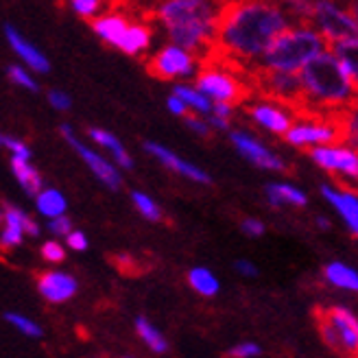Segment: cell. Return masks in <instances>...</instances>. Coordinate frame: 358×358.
<instances>
[{"instance_id": "cell-1", "label": "cell", "mask_w": 358, "mask_h": 358, "mask_svg": "<svg viewBox=\"0 0 358 358\" xmlns=\"http://www.w3.org/2000/svg\"><path fill=\"white\" fill-rule=\"evenodd\" d=\"M284 29H289V15L275 0H227L217 13L203 59H227L247 68V62L260 59Z\"/></svg>"}, {"instance_id": "cell-2", "label": "cell", "mask_w": 358, "mask_h": 358, "mask_svg": "<svg viewBox=\"0 0 358 358\" xmlns=\"http://www.w3.org/2000/svg\"><path fill=\"white\" fill-rule=\"evenodd\" d=\"M217 0H157L151 15L162 22L175 46L188 52H203L212 44Z\"/></svg>"}, {"instance_id": "cell-3", "label": "cell", "mask_w": 358, "mask_h": 358, "mask_svg": "<svg viewBox=\"0 0 358 358\" xmlns=\"http://www.w3.org/2000/svg\"><path fill=\"white\" fill-rule=\"evenodd\" d=\"M301 83V107H326L336 116L354 107L356 83H352L336 64L330 50H321L310 62L299 68Z\"/></svg>"}, {"instance_id": "cell-4", "label": "cell", "mask_w": 358, "mask_h": 358, "mask_svg": "<svg viewBox=\"0 0 358 358\" xmlns=\"http://www.w3.org/2000/svg\"><path fill=\"white\" fill-rule=\"evenodd\" d=\"M326 40L319 31L301 24L295 29H284L278 38L271 42L262 57L260 66L264 70H282V73H299V68L310 62L321 50H326Z\"/></svg>"}, {"instance_id": "cell-5", "label": "cell", "mask_w": 358, "mask_h": 358, "mask_svg": "<svg viewBox=\"0 0 358 358\" xmlns=\"http://www.w3.org/2000/svg\"><path fill=\"white\" fill-rule=\"evenodd\" d=\"M236 66L238 64L227 62V59L206 57L199 75H196V81H194L196 90L203 92L210 101L227 103L231 107L243 105L249 96H252V90H249V85L234 73V70H231Z\"/></svg>"}, {"instance_id": "cell-6", "label": "cell", "mask_w": 358, "mask_h": 358, "mask_svg": "<svg viewBox=\"0 0 358 358\" xmlns=\"http://www.w3.org/2000/svg\"><path fill=\"white\" fill-rule=\"evenodd\" d=\"M319 330L330 350L345 358H354L358 350V319L345 308L319 310Z\"/></svg>"}, {"instance_id": "cell-7", "label": "cell", "mask_w": 358, "mask_h": 358, "mask_svg": "<svg viewBox=\"0 0 358 358\" xmlns=\"http://www.w3.org/2000/svg\"><path fill=\"white\" fill-rule=\"evenodd\" d=\"M308 22H315V29L326 44L354 40L358 35L356 15L350 9L338 7L334 0H315Z\"/></svg>"}, {"instance_id": "cell-8", "label": "cell", "mask_w": 358, "mask_h": 358, "mask_svg": "<svg viewBox=\"0 0 358 358\" xmlns=\"http://www.w3.org/2000/svg\"><path fill=\"white\" fill-rule=\"evenodd\" d=\"M194 68H196V62L192 57V52L179 48L175 44L164 46L147 62V73L162 81H171L177 77H190L194 75Z\"/></svg>"}, {"instance_id": "cell-9", "label": "cell", "mask_w": 358, "mask_h": 358, "mask_svg": "<svg viewBox=\"0 0 358 358\" xmlns=\"http://www.w3.org/2000/svg\"><path fill=\"white\" fill-rule=\"evenodd\" d=\"M62 136L70 142V147H73L81 155V159L87 164V169L92 171L107 188L118 190L122 186V177H120L118 169L110 162V159H105L103 155H99L94 149L85 147L83 142L75 136V131H73V127H70V124H62Z\"/></svg>"}, {"instance_id": "cell-10", "label": "cell", "mask_w": 358, "mask_h": 358, "mask_svg": "<svg viewBox=\"0 0 358 358\" xmlns=\"http://www.w3.org/2000/svg\"><path fill=\"white\" fill-rule=\"evenodd\" d=\"M310 157L315 164L328 173H341L345 177H358V155L354 149L345 147H332V145H319L310 149Z\"/></svg>"}, {"instance_id": "cell-11", "label": "cell", "mask_w": 358, "mask_h": 358, "mask_svg": "<svg viewBox=\"0 0 358 358\" xmlns=\"http://www.w3.org/2000/svg\"><path fill=\"white\" fill-rule=\"evenodd\" d=\"M231 142H234V147L249 159L252 164L260 166V169H266V171H284V162L275 155L268 151L264 145H260V142L254 138V136H249L245 131H231L229 134Z\"/></svg>"}, {"instance_id": "cell-12", "label": "cell", "mask_w": 358, "mask_h": 358, "mask_svg": "<svg viewBox=\"0 0 358 358\" xmlns=\"http://www.w3.org/2000/svg\"><path fill=\"white\" fill-rule=\"evenodd\" d=\"M38 289L44 299L52 303H62L77 293V280L62 271H46L38 278Z\"/></svg>"}, {"instance_id": "cell-13", "label": "cell", "mask_w": 358, "mask_h": 358, "mask_svg": "<svg viewBox=\"0 0 358 358\" xmlns=\"http://www.w3.org/2000/svg\"><path fill=\"white\" fill-rule=\"evenodd\" d=\"M245 112L254 118L256 124H260V127H264L266 131L278 134V136H284L286 129H289L291 124H293L291 116L286 114L284 110H280V107L273 105V103H256V105H249V107H245Z\"/></svg>"}, {"instance_id": "cell-14", "label": "cell", "mask_w": 358, "mask_h": 358, "mask_svg": "<svg viewBox=\"0 0 358 358\" xmlns=\"http://www.w3.org/2000/svg\"><path fill=\"white\" fill-rule=\"evenodd\" d=\"M5 35H7L9 46L15 50V55L20 57L31 70H35V73H48V70H50V62L46 59V55H44L40 48H35L33 44H29L22 38L20 31H17L15 27H11V24H7L5 27Z\"/></svg>"}, {"instance_id": "cell-15", "label": "cell", "mask_w": 358, "mask_h": 358, "mask_svg": "<svg viewBox=\"0 0 358 358\" xmlns=\"http://www.w3.org/2000/svg\"><path fill=\"white\" fill-rule=\"evenodd\" d=\"M145 149H147L153 157H157L164 166H169L171 171H175V173H179V175H184V177H188V179H192V182H199V184H210V182H212L206 171H201L199 166H194V164L186 162V159H182L179 155H175V153L169 151L166 147H159L157 142H147V147H145Z\"/></svg>"}, {"instance_id": "cell-16", "label": "cell", "mask_w": 358, "mask_h": 358, "mask_svg": "<svg viewBox=\"0 0 358 358\" xmlns=\"http://www.w3.org/2000/svg\"><path fill=\"white\" fill-rule=\"evenodd\" d=\"M321 194L338 210V214L343 217V221L348 223L352 234L358 231V199H356V192H341L332 186H321Z\"/></svg>"}, {"instance_id": "cell-17", "label": "cell", "mask_w": 358, "mask_h": 358, "mask_svg": "<svg viewBox=\"0 0 358 358\" xmlns=\"http://www.w3.org/2000/svg\"><path fill=\"white\" fill-rule=\"evenodd\" d=\"M151 44V29L147 24H127L122 31L120 40L116 42L114 48L127 52V55H138V52L147 50Z\"/></svg>"}, {"instance_id": "cell-18", "label": "cell", "mask_w": 358, "mask_h": 358, "mask_svg": "<svg viewBox=\"0 0 358 358\" xmlns=\"http://www.w3.org/2000/svg\"><path fill=\"white\" fill-rule=\"evenodd\" d=\"M127 15L124 13H118V11H112V13H105L101 17H96V20L92 22V29L94 33L99 35V38L107 44L116 46V42L120 40L122 31L127 29Z\"/></svg>"}, {"instance_id": "cell-19", "label": "cell", "mask_w": 358, "mask_h": 358, "mask_svg": "<svg viewBox=\"0 0 358 358\" xmlns=\"http://www.w3.org/2000/svg\"><path fill=\"white\" fill-rule=\"evenodd\" d=\"M87 136L92 138L96 145H101V147H105L107 151H110L112 155H114V159L118 162V166H122V169H134V159H131V155L124 151V147L120 145V140L114 136V134H110V131H105V129H96V127H92V129H87Z\"/></svg>"}, {"instance_id": "cell-20", "label": "cell", "mask_w": 358, "mask_h": 358, "mask_svg": "<svg viewBox=\"0 0 358 358\" xmlns=\"http://www.w3.org/2000/svg\"><path fill=\"white\" fill-rule=\"evenodd\" d=\"M22 219H24V212L7 206L5 210V229L0 234V247L11 249L17 247L24 238V231H22Z\"/></svg>"}, {"instance_id": "cell-21", "label": "cell", "mask_w": 358, "mask_h": 358, "mask_svg": "<svg viewBox=\"0 0 358 358\" xmlns=\"http://www.w3.org/2000/svg\"><path fill=\"white\" fill-rule=\"evenodd\" d=\"M266 196L268 203L273 208H282V206H306L308 196L301 190L289 186V184H268L266 186Z\"/></svg>"}, {"instance_id": "cell-22", "label": "cell", "mask_w": 358, "mask_h": 358, "mask_svg": "<svg viewBox=\"0 0 358 358\" xmlns=\"http://www.w3.org/2000/svg\"><path fill=\"white\" fill-rule=\"evenodd\" d=\"M11 171L29 194H38L42 190V175L38 173V169H33L29 164V159L11 157Z\"/></svg>"}, {"instance_id": "cell-23", "label": "cell", "mask_w": 358, "mask_h": 358, "mask_svg": "<svg viewBox=\"0 0 358 358\" xmlns=\"http://www.w3.org/2000/svg\"><path fill=\"white\" fill-rule=\"evenodd\" d=\"M324 273H326V280L338 286V289H348V291L358 289V273L354 268L345 266L343 262H330Z\"/></svg>"}, {"instance_id": "cell-24", "label": "cell", "mask_w": 358, "mask_h": 358, "mask_svg": "<svg viewBox=\"0 0 358 358\" xmlns=\"http://www.w3.org/2000/svg\"><path fill=\"white\" fill-rule=\"evenodd\" d=\"M38 210L48 219L59 217V214L66 212V196L55 188H42L38 192Z\"/></svg>"}, {"instance_id": "cell-25", "label": "cell", "mask_w": 358, "mask_h": 358, "mask_svg": "<svg viewBox=\"0 0 358 358\" xmlns=\"http://www.w3.org/2000/svg\"><path fill=\"white\" fill-rule=\"evenodd\" d=\"M188 280H190L192 289L196 293L206 295V297H212V295L219 293V280H217V275L210 271V268H203V266L192 268V271L188 273Z\"/></svg>"}, {"instance_id": "cell-26", "label": "cell", "mask_w": 358, "mask_h": 358, "mask_svg": "<svg viewBox=\"0 0 358 358\" xmlns=\"http://www.w3.org/2000/svg\"><path fill=\"white\" fill-rule=\"evenodd\" d=\"M175 96L182 99L188 107H192V110L201 112V114H210L212 112V101L203 92H199L196 87L179 83V85H175Z\"/></svg>"}, {"instance_id": "cell-27", "label": "cell", "mask_w": 358, "mask_h": 358, "mask_svg": "<svg viewBox=\"0 0 358 358\" xmlns=\"http://www.w3.org/2000/svg\"><path fill=\"white\" fill-rule=\"evenodd\" d=\"M136 328H138V334L142 336V341H145L153 352L164 354V352L169 350L166 338H164L162 334H159V330H155V328L149 324V319L138 317V319H136Z\"/></svg>"}, {"instance_id": "cell-28", "label": "cell", "mask_w": 358, "mask_h": 358, "mask_svg": "<svg viewBox=\"0 0 358 358\" xmlns=\"http://www.w3.org/2000/svg\"><path fill=\"white\" fill-rule=\"evenodd\" d=\"M131 201H134V206L138 208V212L145 219H149V221H159V219H162V210H159V206L151 199L149 194L136 190V192H131Z\"/></svg>"}, {"instance_id": "cell-29", "label": "cell", "mask_w": 358, "mask_h": 358, "mask_svg": "<svg viewBox=\"0 0 358 358\" xmlns=\"http://www.w3.org/2000/svg\"><path fill=\"white\" fill-rule=\"evenodd\" d=\"M9 79L15 83V85H20L24 90H29V92H40V85L38 81H35L24 68L20 66H9Z\"/></svg>"}, {"instance_id": "cell-30", "label": "cell", "mask_w": 358, "mask_h": 358, "mask_svg": "<svg viewBox=\"0 0 358 358\" xmlns=\"http://www.w3.org/2000/svg\"><path fill=\"white\" fill-rule=\"evenodd\" d=\"M5 319L9 321L11 326H15L20 332L29 334V336H40L42 334V328L35 324V321H31L29 317H22V315H15V313H7Z\"/></svg>"}, {"instance_id": "cell-31", "label": "cell", "mask_w": 358, "mask_h": 358, "mask_svg": "<svg viewBox=\"0 0 358 358\" xmlns=\"http://www.w3.org/2000/svg\"><path fill=\"white\" fill-rule=\"evenodd\" d=\"M105 0H73V9L81 17H94Z\"/></svg>"}, {"instance_id": "cell-32", "label": "cell", "mask_w": 358, "mask_h": 358, "mask_svg": "<svg viewBox=\"0 0 358 358\" xmlns=\"http://www.w3.org/2000/svg\"><path fill=\"white\" fill-rule=\"evenodd\" d=\"M282 5L286 7H291V11L295 15H299L301 20H310V11H313V5H315V0H280Z\"/></svg>"}, {"instance_id": "cell-33", "label": "cell", "mask_w": 358, "mask_h": 358, "mask_svg": "<svg viewBox=\"0 0 358 358\" xmlns=\"http://www.w3.org/2000/svg\"><path fill=\"white\" fill-rule=\"evenodd\" d=\"M3 147H7L13 157H20V159H31V149L24 145L22 140H17V138H11V136H5L3 138Z\"/></svg>"}, {"instance_id": "cell-34", "label": "cell", "mask_w": 358, "mask_h": 358, "mask_svg": "<svg viewBox=\"0 0 358 358\" xmlns=\"http://www.w3.org/2000/svg\"><path fill=\"white\" fill-rule=\"evenodd\" d=\"M260 354H262V350L256 343H238L227 352L229 358H254Z\"/></svg>"}, {"instance_id": "cell-35", "label": "cell", "mask_w": 358, "mask_h": 358, "mask_svg": "<svg viewBox=\"0 0 358 358\" xmlns=\"http://www.w3.org/2000/svg\"><path fill=\"white\" fill-rule=\"evenodd\" d=\"M42 256H44V260H48V262H64L66 252H64V247H62L59 243L48 241V243H44V247H42Z\"/></svg>"}, {"instance_id": "cell-36", "label": "cell", "mask_w": 358, "mask_h": 358, "mask_svg": "<svg viewBox=\"0 0 358 358\" xmlns=\"http://www.w3.org/2000/svg\"><path fill=\"white\" fill-rule=\"evenodd\" d=\"M48 229L52 231V234H57V236H66L68 231H73V221H70L66 214H59V217L50 219Z\"/></svg>"}, {"instance_id": "cell-37", "label": "cell", "mask_w": 358, "mask_h": 358, "mask_svg": "<svg viewBox=\"0 0 358 358\" xmlns=\"http://www.w3.org/2000/svg\"><path fill=\"white\" fill-rule=\"evenodd\" d=\"M48 103L55 107V110H62V112H66V110L73 107V99H70L66 92H62V90H50V92H48Z\"/></svg>"}, {"instance_id": "cell-38", "label": "cell", "mask_w": 358, "mask_h": 358, "mask_svg": "<svg viewBox=\"0 0 358 358\" xmlns=\"http://www.w3.org/2000/svg\"><path fill=\"white\" fill-rule=\"evenodd\" d=\"M184 118H186V124H188L192 131H196L199 136H210V131H212V124L210 122L196 118V116H190V114H186Z\"/></svg>"}, {"instance_id": "cell-39", "label": "cell", "mask_w": 358, "mask_h": 358, "mask_svg": "<svg viewBox=\"0 0 358 358\" xmlns=\"http://www.w3.org/2000/svg\"><path fill=\"white\" fill-rule=\"evenodd\" d=\"M66 241H68V247L75 249V252H83V249H87V238H85L83 231H68Z\"/></svg>"}, {"instance_id": "cell-40", "label": "cell", "mask_w": 358, "mask_h": 358, "mask_svg": "<svg viewBox=\"0 0 358 358\" xmlns=\"http://www.w3.org/2000/svg\"><path fill=\"white\" fill-rule=\"evenodd\" d=\"M243 231H245L247 236L258 238V236L264 234V223L258 221V219H245V221H243Z\"/></svg>"}, {"instance_id": "cell-41", "label": "cell", "mask_w": 358, "mask_h": 358, "mask_svg": "<svg viewBox=\"0 0 358 358\" xmlns=\"http://www.w3.org/2000/svg\"><path fill=\"white\" fill-rule=\"evenodd\" d=\"M166 105H169V110H171L175 116H182V118H184V116L188 114V105H186L182 99H177L175 94L166 101Z\"/></svg>"}, {"instance_id": "cell-42", "label": "cell", "mask_w": 358, "mask_h": 358, "mask_svg": "<svg viewBox=\"0 0 358 358\" xmlns=\"http://www.w3.org/2000/svg\"><path fill=\"white\" fill-rule=\"evenodd\" d=\"M236 268L243 273V275H249V278H254V275H258V268L252 264V262H247V260H238L236 262Z\"/></svg>"}, {"instance_id": "cell-43", "label": "cell", "mask_w": 358, "mask_h": 358, "mask_svg": "<svg viewBox=\"0 0 358 358\" xmlns=\"http://www.w3.org/2000/svg\"><path fill=\"white\" fill-rule=\"evenodd\" d=\"M208 122L214 124V127H219V129H229V120L219 118V116H214V114H210V120H208Z\"/></svg>"}, {"instance_id": "cell-44", "label": "cell", "mask_w": 358, "mask_h": 358, "mask_svg": "<svg viewBox=\"0 0 358 358\" xmlns=\"http://www.w3.org/2000/svg\"><path fill=\"white\" fill-rule=\"evenodd\" d=\"M317 223H319V227H321V229H328V227H330L328 219H317Z\"/></svg>"}, {"instance_id": "cell-45", "label": "cell", "mask_w": 358, "mask_h": 358, "mask_svg": "<svg viewBox=\"0 0 358 358\" xmlns=\"http://www.w3.org/2000/svg\"><path fill=\"white\" fill-rule=\"evenodd\" d=\"M3 138H5V136H3V134H0V147H3Z\"/></svg>"}, {"instance_id": "cell-46", "label": "cell", "mask_w": 358, "mask_h": 358, "mask_svg": "<svg viewBox=\"0 0 358 358\" xmlns=\"http://www.w3.org/2000/svg\"><path fill=\"white\" fill-rule=\"evenodd\" d=\"M0 219H3V214H0Z\"/></svg>"}]
</instances>
